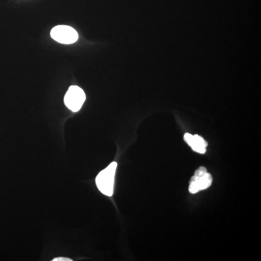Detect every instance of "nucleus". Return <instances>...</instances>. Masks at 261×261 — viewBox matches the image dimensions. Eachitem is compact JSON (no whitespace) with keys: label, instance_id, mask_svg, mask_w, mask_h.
<instances>
[{"label":"nucleus","instance_id":"obj_4","mask_svg":"<svg viewBox=\"0 0 261 261\" xmlns=\"http://www.w3.org/2000/svg\"><path fill=\"white\" fill-rule=\"evenodd\" d=\"M50 35L56 42L64 44H73L79 39L76 31L68 25H57L51 29Z\"/></svg>","mask_w":261,"mask_h":261},{"label":"nucleus","instance_id":"obj_2","mask_svg":"<svg viewBox=\"0 0 261 261\" xmlns=\"http://www.w3.org/2000/svg\"><path fill=\"white\" fill-rule=\"evenodd\" d=\"M212 181L213 178L211 173L207 172L206 168L201 166L196 170L195 175L191 178L189 191L190 193L195 194L206 190L211 187Z\"/></svg>","mask_w":261,"mask_h":261},{"label":"nucleus","instance_id":"obj_3","mask_svg":"<svg viewBox=\"0 0 261 261\" xmlns=\"http://www.w3.org/2000/svg\"><path fill=\"white\" fill-rule=\"evenodd\" d=\"M86 95L84 90L77 86H71L65 94V106L73 112H78L85 102Z\"/></svg>","mask_w":261,"mask_h":261},{"label":"nucleus","instance_id":"obj_6","mask_svg":"<svg viewBox=\"0 0 261 261\" xmlns=\"http://www.w3.org/2000/svg\"><path fill=\"white\" fill-rule=\"evenodd\" d=\"M53 261H72L71 259L66 258V257H57L53 259Z\"/></svg>","mask_w":261,"mask_h":261},{"label":"nucleus","instance_id":"obj_5","mask_svg":"<svg viewBox=\"0 0 261 261\" xmlns=\"http://www.w3.org/2000/svg\"><path fill=\"white\" fill-rule=\"evenodd\" d=\"M187 145L192 147V150L200 154H205L207 150V142L199 135H192L185 134L184 137Z\"/></svg>","mask_w":261,"mask_h":261},{"label":"nucleus","instance_id":"obj_1","mask_svg":"<svg viewBox=\"0 0 261 261\" xmlns=\"http://www.w3.org/2000/svg\"><path fill=\"white\" fill-rule=\"evenodd\" d=\"M117 166L118 164L116 162L111 163L107 168L100 171L96 177L95 181L98 190L102 192L103 195L109 197L113 195Z\"/></svg>","mask_w":261,"mask_h":261}]
</instances>
